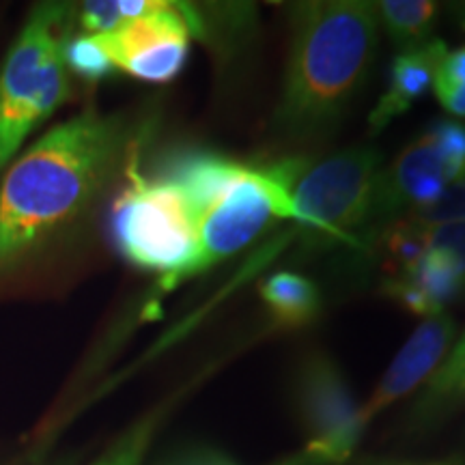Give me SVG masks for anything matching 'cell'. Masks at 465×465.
Segmentation results:
<instances>
[{
    "instance_id": "cell-21",
    "label": "cell",
    "mask_w": 465,
    "mask_h": 465,
    "mask_svg": "<svg viewBox=\"0 0 465 465\" xmlns=\"http://www.w3.org/2000/svg\"><path fill=\"white\" fill-rule=\"evenodd\" d=\"M450 9H452V15L457 17L459 26H461L465 31V3H455Z\"/></svg>"
},
{
    "instance_id": "cell-19",
    "label": "cell",
    "mask_w": 465,
    "mask_h": 465,
    "mask_svg": "<svg viewBox=\"0 0 465 465\" xmlns=\"http://www.w3.org/2000/svg\"><path fill=\"white\" fill-rule=\"evenodd\" d=\"M405 223L414 226H435L465 220V182L450 185L431 205L405 213Z\"/></svg>"
},
{
    "instance_id": "cell-8",
    "label": "cell",
    "mask_w": 465,
    "mask_h": 465,
    "mask_svg": "<svg viewBox=\"0 0 465 465\" xmlns=\"http://www.w3.org/2000/svg\"><path fill=\"white\" fill-rule=\"evenodd\" d=\"M194 35V9L153 0L147 14L95 35L110 65L144 83H171L182 72Z\"/></svg>"
},
{
    "instance_id": "cell-13",
    "label": "cell",
    "mask_w": 465,
    "mask_h": 465,
    "mask_svg": "<svg viewBox=\"0 0 465 465\" xmlns=\"http://www.w3.org/2000/svg\"><path fill=\"white\" fill-rule=\"evenodd\" d=\"M261 298L276 322L287 328H300L317 317L322 295L317 284L295 272H276L261 284Z\"/></svg>"
},
{
    "instance_id": "cell-1",
    "label": "cell",
    "mask_w": 465,
    "mask_h": 465,
    "mask_svg": "<svg viewBox=\"0 0 465 465\" xmlns=\"http://www.w3.org/2000/svg\"><path fill=\"white\" fill-rule=\"evenodd\" d=\"M130 127L97 110L45 132L0 182V272L74 223L119 171Z\"/></svg>"
},
{
    "instance_id": "cell-7",
    "label": "cell",
    "mask_w": 465,
    "mask_h": 465,
    "mask_svg": "<svg viewBox=\"0 0 465 465\" xmlns=\"http://www.w3.org/2000/svg\"><path fill=\"white\" fill-rule=\"evenodd\" d=\"M461 182H465V125L438 121L381 171L360 246L380 237L405 213L431 205L450 185Z\"/></svg>"
},
{
    "instance_id": "cell-3",
    "label": "cell",
    "mask_w": 465,
    "mask_h": 465,
    "mask_svg": "<svg viewBox=\"0 0 465 465\" xmlns=\"http://www.w3.org/2000/svg\"><path fill=\"white\" fill-rule=\"evenodd\" d=\"M160 173L183 192L192 209L201 272L246 248L272 218L293 220L287 196L263 164L199 149L168 158Z\"/></svg>"
},
{
    "instance_id": "cell-9",
    "label": "cell",
    "mask_w": 465,
    "mask_h": 465,
    "mask_svg": "<svg viewBox=\"0 0 465 465\" xmlns=\"http://www.w3.org/2000/svg\"><path fill=\"white\" fill-rule=\"evenodd\" d=\"M298 394L308 433L302 452L312 465H339L356 449L364 427L360 407L353 403L339 369L323 356H312L302 366Z\"/></svg>"
},
{
    "instance_id": "cell-11",
    "label": "cell",
    "mask_w": 465,
    "mask_h": 465,
    "mask_svg": "<svg viewBox=\"0 0 465 465\" xmlns=\"http://www.w3.org/2000/svg\"><path fill=\"white\" fill-rule=\"evenodd\" d=\"M449 54V48L441 39L418 45V48L399 52L391 65V78L388 86L371 110L369 127L373 134H380L405 114L414 104L420 100L427 91L433 89L435 74H438L440 63Z\"/></svg>"
},
{
    "instance_id": "cell-12",
    "label": "cell",
    "mask_w": 465,
    "mask_h": 465,
    "mask_svg": "<svg viewBox=\"0 0 465 465\" xmlns=\"http://www.w3.org/2000/svg\"><path fill=\"white\" fill-rule=\"evenodd\" d=\"M465 401V332L446 353L435 373L424 381V391L414 403V422L427 424L446 416Z\"/></svg>"
},
{
    "instance_id": "cell-17",
    "label": "cell",
    "mask_w": 465,
    "mask_h": 465,
    "mask_svg": "<svg viewBox=\"0 0 465 465\" xmlns=\"http://www.w3.org/2000/svg\"><path fill=\"white\" fill-rule=\"evenodd\" d=\"M433 93L450 114L465 116V45L449 52L440 63Z\"/></svg>"
},
{
    "instance_id": "cell-16",
    "label": "cell",
    "mask_w": 465,
    "mask_h": 465,
    "mask_svg": "<svg viewBox=\"0 0 465 465\" xmlns=\"http://www.w3.org/2000/svg\"><path fill=\"white\" fill-rule=\"evenodd\" d=\"M65 61L69 74L78 75V78L91 80V83L108 78V75L114 72L106 52H104L100 42H97L95 35L69 37V42L65 45Z\"/></svg>"
},
{
    "instance_id": "cell-14",
    "label": "cell",
    "mask_w": 465,
    "mask_h": 465,
    "mask_svg": "<svg viewBox=\"0 0 465 465\" xmlns=\"http://www.w3.org/2000/svg\"><path fill=\"white\" fill-rule=\"evenodd\" d=\"M380 28L401 52L431 42L440 5L431 0H381L375 3Z\"/></svg>"
},
{
    "instance_id": "cell-18",
    "label": "cell",
    "mask_w": 465,
    "mask_h": 465,
    "mask_svg": "<svg viewBox=\"0 0 465 465\" xmlns=\"http://www.w3.org/2000/svg\"><path fill=\"white\" fill-rule=\"evenodd\" d=\"M158 427V414L147 416L121 435L93 465H141Z\"/></svg>"
},
{
    "instance_id": "cell-2",
    "label": "cell",
    "mask_w": 465,
    "mask_h": 465,
    "mask_svg": "<svg viewBox=\"0 0 465 465\" xmlns=\"http://www.w3.org/2000/svg\"><path fill=\"white\" fill-rule=\"evenodd\" d=\"M289 56L276 130L312 141L339 124L369 78L380 45L375 3L315 0L289 5Z\"/></svg>"
},
{
    "instance_id": "cell-6",
    "label": "cell",
    "mask_w": 465,
    "mask_h": 465,
    "mask_svg": "<svg viewBox=\"0 0 465 465\" xmlns=\"http://www.w3.org/2000/svg\"><path fill=\"white\" fill-rule=\"evenodd\" d=\"M113 235L121 254L174 284L201 272L199 235L183 192L158 173L132 166L113 205Z\"/></svg>"
},
{
    "instance_id": "cell-15",
    "label": "cell",
    "mask_w": 465,
    "mask_h": 465,
    "mask_svg": "<svg viewBox=\"0 0 465 465\" xmlns=\"http://www.w3.org/2000/svg\"><path fill=\"white\" fill-rule=\"evenodd\" d=\"M399 223L414 232L422 248L438 252L450 265L465 289V220L435 226H414L405 220H399Z\"/></svg>"
},
{
    "instance_id": "cell-20",
    "label": "cell",
    "mask_w": 465,
    "mask_h": 465,
    "mask_svg": "<svg viewBox=\"0 0 465 465\" xmlns=\"http://www.w3.org/2000/svg\"><path fill=\"white\" fill-rule=\"evenodd\" d=\"M168 465H231L226 459L216 457V455H190V457H182L174 459ZM282 465H312L304 455H300L298 459H291V461L282 463Z\"/></svg>"
},
{
    "instance_id": "cell-5",
    "label": "cell",
    "mask_w": 465,
    "mask_h": 465,
    "mask_svg": "<svg viewBox=\"0 0 465 465\" xmlns=\"http://www.w3.org/2000/svg\"><path fill=\"white\" fill-rule=\"evenodd\" d=\"M263 168L287 196L293 220L315 237L360 246L383 171L380 151L351 147L325 158L295 155Z\"/></svg>"
},
{
    "instance_id": "cell-10",
    "label": "cell",
    "mask_w": 465,
    "mask_h": 465,
    "mask_svg": "<svg viewBox=\"0 0 465 465\" xmlns=\"http://www.w3.org/2000/svg\"><path fill=\"white\" fill-rule=\"evenodd\" d=\"M455 332L457 325L446 312L424 317V322L418 325L414 334L401 347L392 364L388 366L386 375L377 383L375 392L371 394L366 405L360 407V422L364 429L380 411L405 397L407 392L414 391L435 373L455 341Z\"/></svg>"
},
{
    "instance_id": "cell-4",
    "label": "cell",
    "mask_w": 465,
    "mask_h": 465,
    "mask_svg": "<svg viewBox=\"0 0 465 465\" xmlns=\"http://www.w3.org/2000/svg\"><path fill=\"white\" fill-rule=\"evenodd\" d=\"M72 7L37 5L11 45L0 72V171H5L35 127L56 113L69 97V42Z\"/></svg>"
}]
</instances>
